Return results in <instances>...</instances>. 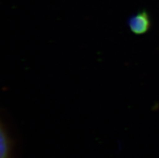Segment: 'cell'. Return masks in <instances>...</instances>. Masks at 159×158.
I'll use <instances>...</instances> for the list:
<instances>
[{"label":"cell","mask_w":159,"mask_h":158,"mask_svg":"<svg viewBox=\"0 0 159 158\" xmlns=\"http://www.w3.org/2000/svg\"><path fill=\"white\" fill-rule=\"evenodd\" d=\"M128 25L133 34L143 35L149 32L151 28V19L146 11H141L129 19Z\"/></svg>","instance_id":"obj_1"},{"label":"cell","mask_w":159,"mask_h":158,"mask_svg":"<svg viewBox=\"0 0 159 158\" xmlns=\"http://www.w3.org/2000/svg\"><path fill=\"white\" fill-rule=\"evenodd\" d=\"M0 158H14L13 142L4 124L0 120Z\"/></svg>","instance_id":"obj_2"}]
</instances>
